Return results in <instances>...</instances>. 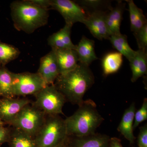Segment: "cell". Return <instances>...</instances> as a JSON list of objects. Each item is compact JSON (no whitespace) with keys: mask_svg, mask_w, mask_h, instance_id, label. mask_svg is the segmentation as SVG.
I'll use <instances>...</instances> for the list:
<instances>
[{"mask_svg":"<svg viewBox=\"0 0 147 147\" xmlns=\"http://www.w3.org/2000/svg\"><path fill=\"white\" fill-rule=\"evenodd\" d=\"M94 83V76L89 67L79 63L73 70L60 74L54 84L67 102L79 106L84 101V95Z\"/></svg>","mask_w":147,"mask_h":147,"instance_id":"obj_1","label":"cell"},{"mask_svg":"<svg viewBox=\"0 0 147 147\" xmlns=\"http://www.w3.org/2000/svg\"><path fill=\"white\" fill-rule=\"evenodd\" d=\"M11 16L15 28L31 34L47 24L49 10L32 0L14 1L10 5Z\"/></svg>","mask_w":147,"mask_h":147,"instance_id":"obj_2","label":"cell"},{"mask_svg":"<svg viewBox=\"0 0 147 147\" xmlns=\"http://www.w3.org/2000/svg\"><path fill=\"white\" fill-rule=\"evenodd\" d=\"M104 120L93 100H84L76 112L65 119L67 136L84 137L94 134Z\"/></svg>","mask_w":147,"mask_h":147,"instance_id":"obj_3","label":"cell"},{"mask_svg":"<svg viewBox=\"0 0 147 147\" xmlns=\"http://www.w3.org/2000/svg\"><path fill=\"white\" fill-rule=\"evenodd\" d=\"M67 137L65 119L59 115H46L34 137L36 147H57Z\"/></svg>","mask_w":147,"mask_h":147,"instance_id":"obj_4","label":"cell"},{"mask_svg":"<svg viewBox=\"0 0 147 147\" xmlns=\"http://www.w3.org/2000/svg\"><path fill=\"white\" fill-rule=\"evenodd\" d=\"M34 96L35 100L32 104L46 115H64L62 109L67 100L54 84L46 86Z\"/></svg>","mask_w":147,"mask_h":147,"instance_id":"obj_5","label":"cell"},{"mask_svg":"<svg viewBox=\"0 0 147 147\" xmlns=\"http://www.w3.org/2000/svg\"><path fill=\"white\" fill-rule=\"evenodd\" d=\"M46 115L43 111L30 103L22 109L9 125L19 129L34 138Z\"/></svg>","mask_w":147,"mask_h":147,"instance_id":"obj_6","label":"cell"},{"mask_svg":"<svg viewBox=\"0 0 147 147\" xmlns=\"http://www.w3.org/2000/svg\"><path fill=\"white\" fill-rule=\"evenodd\" d=\"M47 86L37 73H13L12 91L13 96L36 94Z\"/></svg>","mask_w":147,"mask_h":147,"instance_id":"obj_7","label":"cell"},{"mask_svg":"<svg viewBox=\"0 0 147 147\" xmlns=\"http://www.w3.org/2000/svg\"><path fill=\"white\" fill-rule=\"evenodd\" d=\"M49 9L57 11L63 16L65 24L73 25L84 23L87 11L76 2L71 0H49Z\"/></svg>","mask_w":147,"mask_h":147,"instance_id":"obj_8","label":"cell"},{"mask_svg":"<svg viewBox=\"0 0 147 147\" xmlns=\"http://www.w3.org/2000/svg\"><path fill=\"white\" fill-rule=\"evenodd\" d=\"M108 11H95L88 13L83 24L89 30L93 36L102 40L109 39L110 36L106 22Z\"/></svg>","mask_w":147,"mask_h":147,"instance_id":"obj_9","label":"cell"},{"mask_svg":"<svg viewBox=\"0 0 147 147\" xmlns=\"http://www.w3.org/2000/svg\"><path fill=\"white\" fill-rule=\"evenodd\" d=\"M32 102L31 100L25 98H0V119L9 125L22 109Z\"/></svg>","mask_w":147,"mask_h":147,"instance_id":"obj_10","label":"cell"},{"mask_svg":"<svg viewBox=\"0 0 147 147\" xmlns=\"http://www.w3.org/2000/svg\"><path fill=\"white\" fill-rule=\"evenodd\" d=\"M37 73L47 86L54 84L60 72L55 52L53 50L40 59L39 68Z\"/></svg>","mask_w":147,"mask_h":147,"instance_id":"obj_11","label":"cell"},{"mask_svg":"<svg viewBox=\"0 0 147 147\" xmlns=\"http://www.w3.org/2000/svg\"><path fill=\"white\" fill-rule=\"evenodd\" d=\"M110 138L105 134L95 133L84 137L67 136L68 147H108Z\"/></svg>","mask_w":147,"mask_h":147,"instance_id":"obj_12","label":"cell"},{"mask_svg":"<svg viewBox=\"0 0 147 147\" xmlns=\"http://www.w3.org/2000/svg\"><path fill=\"white\" fill-rule=\"evenodd\" d=\"M72 26L70 24H65L60 30L49 37L47 42L52 49L76 50V45L73 44L71 38Z\"/></svg>","mask_w":147,"mask_h":147,"instance_id":"obj_13","label":"cell"},{"mask_svg":"<svg viewBox=\"0 0 147 147\" xmlns=\"http://www.w3.org/2000/svg\"><path fill=\"white\" fill-rule=\"evenodd\" d=\"M55 52L60 74L77 67L79 60L76 50L72 49H52Z\"/></svg>","mask_w":147,"mask_h":147,"instance_id":"obj_14","label":"cell"},{"mask_svg":"<svg viewBox=\"0 0 147 147\" xmlns=\"http://www.w3.org/2000/svg\"><path fill=\"white\" fill-rule=\"evenodd\" d=\"M94 40L83 36L78 45L76 50L79 63L89 67L94 61L98 59L95 52Z\"/></svg>","mask_w":147,"mask_h":147,"instance_id":"obj_15","label":"cell"},{"mask_svg":"<svg viewBox=\"0 0 147 147\" xmlns=\"http://www.w3.org/2000/svg\"><path fill=\"white\" fill-rule=\"evenodd\" d=\"M136 111V105L134 102L125 111L117 130L124 138L128 140L130 144L133 145L136 137L133 133V125L134 123V114Z\"/></svg>","mask_w":147,"mask_h":147,"instance_id":"obj_16","label":"cell"},{"mask_svg":"<svg viewBox=\"0 0 147 147\" xmlns=\"http://www.w3.org/2000/svg\"><path fill=\"white\" fill-rule=\"evenodd\" d=\"M125 4L121 1L118 2L115 7L108 11L106 17V22L110 36L121 33L120 26Z\"/></svg>","mask_w":147,"mask_h":147,"instance_id":"obj_17","label":"cell"},{"mask_svg":"<svg viewBox=\"0 0 147 147\" xmlns=\"http://www.w3.org/2000/svg\"><path fill=\"white\" fill-rule=\"evenodd\" d=\"M132 72L131 82H135L140 77L147 74V50H139L129 61Z\"/></svg>","mask_w":147,"mask_h":147,"instance_id":"obj_18","label":"cell"},{"mask_svg":"<svg viewBox=\"0 0 147 147\" xmlns=\"http://www.w3.org/2000/svg\"><path fill=\"white\" fill-rule=\"evenodd\" d=\"M10 128L8 142L10 147H36L34 137L19 129L12 126Z\"/></svg>","mask_w":147,"mask_h":147,"instance_id":"obj_19","label":"cell"},{"mask_svg":"<svg viewBox=\"0 0 147 147\" xmlns=\"http://www.w3.org/2000/svg\"><path fill=\"white\" fill-rule=\"evenodd\" d=\"M123 63V56L117 52L106 54L102 58L103 75L107 76L118 71Z\"/></svg>","mask_w":147,"mask_h":147,"instance_id":"obj_20","label":"cell"},{"mask_svg":"<svg viewBox=\"0 0 147 147\" xmlns=\"http://www.w3.org/2000/svg\"><path fill=\"white\" fill-rule=\"evenodd\" d=\"M126 1L128 5L130 29L131 31L134 32L147 24L146 18L143 10L139 8L133 1L128 0Z\"/></svg>","mask_w":147,"mask_h":147,"instance_id":"obj_21","label":"cell"},{"mask_svg":"<svg viewBox=\"0 0 147 147\" xmlns=\"http://www.w3.org/2000/svg\"><path fill=\"white\" fill-rule=\"evenodd\" d=\"M113 47L117 52L124 56L129 61L135 55L136 51L129 46L126 35L121 33L110 36L109 39Z\"/></svg>","mask_w":147,"mask_h":147,"instance_id":"obj_22","label":"cell"},{"mask_svg":"<svg viewBox=\"0 0 147 147\" xmlns=\"http://www.w3.org/2000/svg\"><path fill=\"white\" fill-rule=\"evenodd\" d=\"M13 72L5 66H0V95L3 98L14 97L12 94Z\"/></svg>","mask_w":147,"mask_h":147,"instance_id":"obj_23","label":"cell"},{"mask_svg":"<svg viewBox=\"0 0 147 147\" xmlns=\"http://www.w3.org/2000/svg\"><path fill=\"white\" fill-rule=\"evenodd\" d=\"M20 54V51L17 47L0 41V66H5L18 58Z\"/></svg>","mask_w":147,"mask_h":147,"instance_id":"obj_24","label":"cell"},{"mask_svg":"<svg viewBox=\"0 0 147 147\" xmlns=\"http://www.w3.org/2000/svg\"><path fill=\"white\" fill-rule=\"evenodd\" d=\"M76 2L87 11L90 13L95 11H105L102 8L111 9L110 2L108 1L101 0H82L76 1Z\"/></svg>","mask_w":147,"mask_h":147,"instance_id":"obj_25","label":"cell"},{"mask_svg":"<svg viewBox=\"0 0 147 147\" xmlns=\"http://www.w3.org/2000/svg\"><path fill=\"white\" fill-rule=\"evenodd\" d=\"M147 119V98H145L141 108L134 114L133 130L138 127L140 123Z\"/></svg>","mask_w":147,"mask_h":147,"instance_id":"obj_26","label":"cell"},{"mask_svg":"<svg viewBox=\"0 0 147 147\" xmlns=\"http://www.w3.org/2000/svg\"><path fill=\"white\" fill-rule=\"evenodd\" d=\"M133 33L137 40L139 50H147V24L139 30Z\"/></svg>","mask_w":147,"mask_h":147,"instance_id":"obj_27","label":"cell"},{"mask_svg":"<svg viewBox=\"0 0 147 147\" xmlns=\"http://www.w3.org/2000/svg\"><path fill=\"white\" fill-rule=\"evenodd\" d=\"M138 147H147V124L139 127L137 139Z\"/></svg>","mask_w":147,"mask_h":147,"instance_id":"obj_28","label":"cell"},{"mask_svg":"<svg viewBox=\"0 0 147 147\" xmlns=\"http://www.w3.org/2000/svg\"><path fill=\"white\" fill-rule=\"evenodd\" d=\"M11 128L0 125V147L5 142H8L10 136Z\"/></svg>","mask_w":147,"mask_h":147,"instance_id":"obj_29","label":"cell"},{"mask_svg":"<svg viewBox=\"0 0 147 147\" xmlns=\"http://www.w3.org/2000/svg\"><path fill=\"white\" fill-rule=\"evenodd\" d=\"M108 147H123L121 140L117 137H112L110 139Z\"/></svg>","mask_w":147,"mask_h":147,"instance_id":"obj_30","label":"cell"},{"mask_svg":"<svg viewBox=\"0 0 147 147\" xmlns=\"http://www.w3.org/2000/svg\"><path fill=\"white\" fill-rule=\"evenodd\" d=\"M57 147H68V146H67V144L66 142V139L65 142H63L62 144H61L59 145Z\"/></svg>","mask_w":147,"mask_h":147,"instance_id":"obj_31","label":"cell"},{"mask_svg":"<svg viewBox=\"0 0 147 147\" xmlns=\"http://www.w3.org/2000/svg\"><path fill=\"white\" fill-rule=\"evenodd\" d=\"M5 123H4L0 119V125H5Z\"/></svg>","mask_w":147,"mask_h":147,"instance_id":"obj_32","label":"cell"},{"mask_svg":"<svg viewBox=\"0 0 147 147\" xmlns=\"http://www.w3.org/2000/svg\"><path fill=\"white\" fill-rule=\"evenodd\" d=\"M0 96H1V95H0Z\"/></svg>","mask_w":147,"mask_h":147,"instance_id":"obj_33","label":"cell"}]
</instances>
